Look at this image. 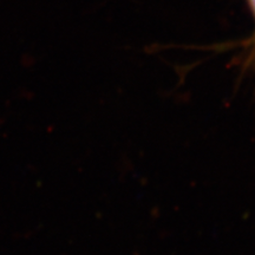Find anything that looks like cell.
I'll list each match as a JSON object with an SVG mask.
<instances>
[{
    "label": "cell",
    "mask_w": 255,
    "mask_h": 255,
    "mask_svg": "<svg viewBox=\"0 0 255 255\" xmlns=\"http://www.w3.org/2000/svg\"><path fill=\"white\" fill-rule=\"evenodd\" d=\"M248 2H250L251 7H252V9H253L254 15H255V0H248Z\"/></svg>",
    "instance_id": "1"
}]
</instances>
